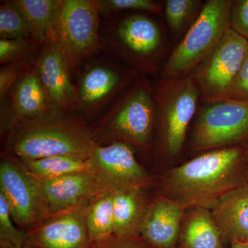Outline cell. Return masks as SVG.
<instances>
[{
	"mask_svg": "<svg viewBox=\"0 0 248 248\" xmlns=\"http://www.w3.org/2000/svg\"><path fill=\"white\" fill-rule=\"evenodd\" d=\"M177 248H179V247H178Z\"/></svg>",
	"mask_w": 248,
	"mask_h": 248,
	"instance_id": "d590c367",
	"label": "cell"
},
{
	"mask_svg": "<svg viewBox=\"0 0 248 248\" xmlns=\"http://www.w3.org/2000/svg\"><path fill=\"white\" fill-rule=\"evenodd\" d=\"M91 203L46 218L28 232V243L38 248H89L86 217Z\"/></svg>",
	"mask_w": 248,
	"mask_h": 248,
	"instance_id": "4fadbf2b",
	"label": "cell"
},
{
	"mask_svg": "<svg viewBox=\"0 0 248 248\" xmlns=\"http://www.w3.org/2000/svg\"><path fill=\"white\" fill-rule=\"evenodd\" d=\"M226 99L248 101V50L242 66L232 84Z\"/></svg>",
	"mask_w": 248,
	"mask_h": 248,
	"instance_id": "1f68e13d",
	"label": "cell"
},
{
	"mask_svg": "<svg viewBox=\"0 0 248 248\" xmlns=\"http://www.w3.org/2000/svg\"><path fill=\"white\" fill-rule=\"evenodd\" d=\"M186 210L169 197L158 199L147 209L140 236L156 248H177Z\"/></svg>",
	"mask_w": 248,
	"mask_h": 248,
	"instance_id": "9a60e30c",
	"label": "cell"
},
{
	"mask_svg": "<svg viewBox=\"0 0 248 248\" xmlns=\"http://www.w3.org/2000/svg\"><path fill=\"white\" fill-rule=\"evenodd\" d=\"M99 11L94 0H59L52 36L73 73L102 48Z\"/></svg>",
	"mask_w": 248,
	"mask_h": 248,
	"instance_id": "3957f363",
	"label": "cell"
},
{
	"mask_svg": "<svg viewBox=\"0 0 248 248\" xmlns=\"http://www.w3.org/2000/svg\"><path fill=\"white\" fill-rule=\"evenodd\" d=\"M232 1L209 0L184 40L166 63V73L172 78L187 73L202 63L218 45L231 28Z\"/></svg>",
	"mask_w": 248,
	"mask_h": 248,
	"instance_id": "277c9868",
	"label": "cell"
},
{
	"mask_svg": "<svg viewBox=\"0 0 248 248\" xmlns=\"http://www.w3.org/2000/svg\"><path fill=\"white\" fill-rule=\"evenodd\" d=\"M114 190L108 189L90 205L86 224L91 244L114 236Z\"/></svg>",
	"mask_w": 248,
	"mask_h": 248,
	"instance_id": "7402d4cb",
	"label": "cell"
},
{
	"mask_svg": "<svg viewBox=\"0 0 248 248\" xmlns=\"http://www.w3.org/2000/svg\"><path fill=\"white\" fill-rule=\"evenodd\" d=\"M40 182L48 217L91 203L109 189L91 172L73 173Z\"/></svg>",
	"mask_w": 248,
	"mask_h": 248,
	"instance_id": "5bb4252c",
	"label": "cell"
},
{
	"mask_svg": "<svg viewBox=\"0 0 248 248\" xmlns=\"http://www.w3.org/2000/svg\"><path fill=\"white\" fill-rule=\"evenodd\" d=\"M9 130L8 150L19 159L61 155L88 159L99 146L86 124L69 114L55 113L19 122Z\"/></svg>",
	"mask_w": 248,
	"mask_h": 248,
	"instance_id": "7a4b0ae2",
	"label": "cell"
},
{
	"mask_svg": "<svg viewBox=\"0 0 248 248\" xmlns=\"http://www.w3.org/2000/svg\"><path fill=\"white\" fill-rule=\"evenodd\" d=\"M184 217L178 247L180 248H225L221 231L210 209L195 207Z\"/></svg>",
	"mask_w": 248,
	"mask_h": 248,
	"instance_id": "d6986e66",
	"label": "cell"
},
{
	"mask_svg": "<svg viewBox=\"0 0 248 248\" xmlns=\"http://www.w3.org/2000/svg\"><path fill=\"white\" fill-rule=\"evenodd\" d=\"M29 242L27 232L14 226L9 205L0 193V245L13 248H22Z\"/></svg>",
	"mask_w": 248,
	"mask_h": 248,
	"instance_id": "484cf974",
	"label": "cell"
},
{
	"mask_svg": "<svg viewBox=\"0 0 248 248\" xmlns=\"http://www.w3.org/2000/svg\"><path fill=\"white\" fill-rule=\"evenodd\" d=\"M201 112L192 146L204 151L231 147L248 140V101L211 102Z\"/></svg>",
	"mask_w": 248,
	"mask_h": 248,
	"instance_id": "9c48e42d",
	"label": "cell"
},
{
	"mask_svg": "<svg viewBox=\"0 0 248 248\" xmlns=\"http://www.w3.org/2000/svg\"><path fill=\"white\" fill-rule=\"evenodd\" d=\"M248 50V40L229 28L221 42L196 68L192 77L209 102L226 99Z\"/></svg>",
	"mask_w": 248,
	"mask_h": 248,
	"instance_id": "ba28073f",
	"label": "cell"
},
{
	"mask_svg": "<svg viewBox=\"0 0 248 248\" xmlns=\"http://www.w3.org/2000/svg\"><path fill=\"white\" fill-rule=\"evenodd\" d=\"M114 190V236H139L147 207L141 187Z\"/></svg>",
	"mask_w": 248,
	"mask_h": 248,
	"instance_id": "ffe728a7",
	"label": "cell"
},
{
	"mask_svg": "<svg viewBox=\"0 0 248 248\" xmlns=\"http://www.w3.org/2000/svg\"><path fill=\"white\" fill-rule=\"evenodd\" d=\"M100 14L122 11H142L159 13L161 5L151 0H103L97 1Z\"/></svg>",
	"mask_w": 248,
	"mask_h": 248,
	"instance_id": "83f0119b",
	"label": "cell"
},
{
	"mask_svg": "<svg viewBox=\"0 0 248 248\" xmlns=\"http://www.w3.org/2000/svg\"><path fill=\"white\" fill-rule=\"evenodd\" d=\"M35 60L12 62L3 65L0 69V98L7 95L15 84L35 66Z\"/></svg>",
	"mask_w": 248,
	"mask_h": 248,
	"instance_id": "4316f807",
	"label": "cell"
},
{
	"mask_svg": "<svg viewBox=\"0 0 248 248\" xmlns=\"http://www.w3.org/2000/svg\"><path fill=\"white\" fill-rule=\"evenodd\" d=\"M153 90L142 81L111 105L102 120L103 130L135 146L151 144L155 109Z\"/></svg>",
	"mask_w": 248,
	"mask_h": 248,
	"instance_id": "5b68a950",
	"label": "cell"
},
{
	"mask_svg": "<svg viewBox=\"0 0 248 248\" xmlns=\"http://www.w3.org/2000/svg\"><path fill=\"white\" fill-rule=\"evenodd\" d=\"M210 210L226 241L248 242V182L223 196Z\"/></svg>",
	"mask_w": 248,
	"mask_h": 248,
	"instance_id": "ac0fdd59",
	"label": "cell"
},
{
	"mask_svg": "<svg viewBox=\"0 0 248 248\" xmlns=\"http://www.w3.org/2000/svg\"><path fill=\"white\" fill-rule=\"evenodd\" d=\"M128 80L118 67L96 62L85 68L76 86V109L85 117L97 115L108 106Z\"/></svg>",
	"mask_w": 248,
	"mask_h": 248,
	"instance_id": "7c38bea8",
	"label": "cell"
},
{
	"mask_svg": "<svg viewBox=\"0 0 248 248\" xmlns=\"http://www.w3.org/2000/svg\"><path fill=\"white\" fill-rule=\"evenodd\" d=\"M0 248H13L9 247V246H4V245H0ZM22 248H38L37 247H35V246H33V245L29 244L28 243L27 244H26L25 246H24V247H22Z\"/></svg>",
	"mask_w": 248,
	"mask_h": 248,
	"instance_id": "836d02e7",
	"label": "cell"
},
{
	"mask_svg": "<svg viewBox=\"0 0 248 248\" xmlns=\"http://www.w3.org/2000/svg\"><path fill=\"white\" fill-rule=\"evenodd\" d=\"M19 161L32 176L40 181L55 179L73 173L92 172V165L89 159L77 156L61 155Z\"/></svg>",
	"mask_w": 248,
	"mask_h": 248,
	"instance_id": "44dd1931",
	"label": "cell"
},
{
	"mask_svg": "<svg viewBox=\"0 0 248 248\" xmlns=\"http://www.w3.org/2000/svg\"><path fill=\"white\" fill-rule=\"evenodd\" d=\"M42 44L33 37L27 39H0V63L35 60L34 54Z\"/></svg>",
	"mask_w": 248,
	"mask_h": 248,
	"instance_id": "d4e9b609",
	"label": "cell"
},
{
	"mask_svg": "<svg viewBox=\"0 0 248 248\" xmlns=\"http://www.w3.org/2000/svg\"><path fill=\"white\" fill-rule=\"evenodd\" d=\"M111 41L117 50L145 62L159 48L161 32L154 21L137 15L124 18L118 23L112 32Z\"/></svg>",
	"mask_w": 248,
	"mask_h": 248,
	"instance_id": "2e32d148",
	"label": "cell"
},
{
	"mask_svg": "<svg viewBox=\"0 0 248 248\" xmlns=\"http://www.w3.org/2000/svg\"><path fill=\"white\" fill-rule=\"evenodd\" d=\"M229 248H248V242L233 241L230 244Z\"/></svg>",
	"mask_w": 248,
	"mask_h": 248,
	"instance_id": "d6a6232c",
	"label": "cell"
},
{
	"mask_svg": "<svg viewBox=\"0 0 248 248\" xmlns=\"http://www.w3.org/2000/svg\"><path fill=\"white\" fill-rule=\"evenodd\" d=\"M29 22L32 36L43 45L52 32L59 0H15Z\"/></svg>",
	"mask_w": 248,
	"mask_h": 248,
	"instance_id": "603a6c76",
	"label": "cell"
},
{
	"mask_svg": "<svg viewBox=\"0 0 248 248\" xmlns=\"http://www.w3.org/2000/svg\"><path fill=\"white\" fill-rule=\"evenodd\" d=\"M9 129L15 124L38 120L57 113L54 111L34 66L12 86Z\"/></svg>",
	"mask_w": 248,
	"mask_h": 248,
	"instance_id": "e0dca14e",
	"label": "cell"
},
{
	"mask_svg": "<svg viewBox=\"0 0 248 248\" xmlns=\"http://www.w3.org/2000/svg\"><path fill=\"white\" fill-rule=\"evenodd\" d=\"M199 1L195 0H168L166 3V16L173 31L182 29L190 17Z\"/></svg>",
	"mask_w": 248,
	"mask_h": 248,
	"instance_id": "f1b7e54d",
	"label": "cell"
},
{
	"mask_svg": "<svg viewBox=\"0 0 248 248\" xmlns=\"http://www.w3.org/2000/svg\"><path fill=\"white\" fill-rule=\"evenodd\" d=\"M35 67L54 111L69 114L76 110L77 91L72 82L73 71L52 36L41 47Z\"/></svg>",
	"mask_w": 248,
	"mask_h": 248,
	"instance_id": "30bf717a",
	"label": "cell"
},
{
	"mask_svg": "<svg viewBox=\"0 0 248 248\" xmlns=\"http://www.w3.org/2000/svg\"><path fill=\"white\" fill-rule=\"evenodd\" d=\"M153 93L159 108L165 150L172 156L177 155L195 115L200 89L190 76L157 82Z\"/></svg>",
	"mask_w": 248,
	"mask_h": 248,
	"instance_id": "8992f818",
	"label": "cell"
},
{
	"mask_svg": "<svg viewBox=\"0 0 248 248\" xmlns=\"http://www.w3.org/2000/svg\"><path fill=\"white\" fill-rule=\"evenodd\" d=\"M89 248H156L140 235L133 236H112L109 239L91 244Z\"/></svg>",
	"mask_w": 248,
	"mask_h": 248,
	"instance_id": "f546056e",
	"label": "cell"
},
{
	"mask_svg": "<svg viewBox=\"0 0 248 248\" xmlns=\"http://www.w3.org/2000/svg\"><path fill=\"white\" fill-rule=\"evenodd\" d=\"M0 37L11 40L33 37L29 22L14 1H3L0 6Z\"/></svg>",
	"mask_w": 248,
	"mask_h": 248,
	"instance_id": "cb8c5ba5",
	"label": "cell"
},
{
	"mask_svg": "<svg viewBox=\"0 0 248 248\" xmlns=\"http://www.w3.org/2000/svg\"><path fill=\"white\" fill-rule=\"evenodd\" d=\"M92 172L108 188L146 186L148 175L140 166L128 143L116 141L98 146L91 158Z\"/></svg>",
	"mask_w": 248,
	"mask_h": 248,
	"instance_id": "8fae6325",
	"label": "cell"
},
{
	"mask_svg": "<svg viewBox=\"0 0 248 248\" xmlns=\"http://www.w3.org/2000/svg\"></svg>",
	"mask_w": 248,
	"mask_h": 248,
	"instance_id": "e575fe53",
	"label": "cell"
},
{
	"mask_svg": "<svg viewBox=\"0 0 248 248\" xmlns=\"http://www.w3.org/2000/svg\"><path fill=\"white\" fill-rule=\"evenodd\" d=\"M0 193L9 205L13 220L28 232L48 218L40 180L22 163L5 158L0 164Z\"/></svg>",
	"mask_w": 248,
	"mask_h": 248,
	"instance_id": "52a82bcc",
	"label": "cell"
},
{
	"mask_svg": "<svg viewBox=\"0 0 248 248\" xmlns=\"http://www.w3.org/2000/svg\"><path fill=\"white\" fill-rule=\"evenodd\" d=\"M248 152L239 146L204 153L173 169L165 180L168 197L186 209L213 208L217 201L248 181Z\"/></svg>",
	"mask_w": 248,
	"mask_h": 248,
	"instance_id": "6da1fadb",
	"label": "cell"
},
{
	"mask_svg": "<svg viewBox=\"0 0 248 248\" xmlns=\"http://www.w3.org/2000/svg\"><path fill=\"white\" fill-rule=\"evenodd\" d=\"M231 28L248 40V0H239L232 3Z\"/></svg>",
	"mask_w": 248,
	"mask_h": 248,
	"instance_id": "4dcf8cb0",
	"label": "cell"
}]
</instances>
